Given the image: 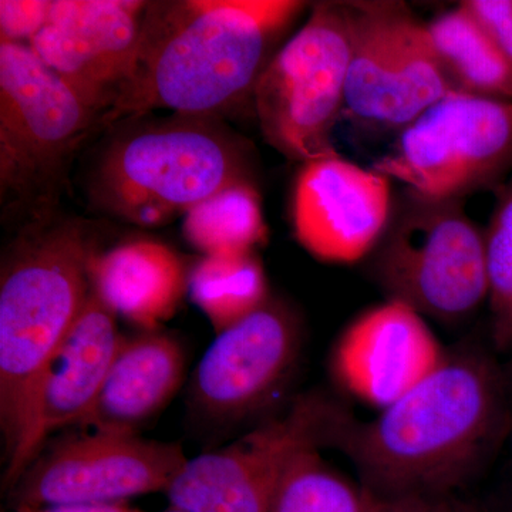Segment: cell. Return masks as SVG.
Returning <instances> with one entry per match:
<instances>
[{"mask_svg": "<svg viewBox=\"0 0 512 512\" xmlns=\"http://www.w3.org/2000/svg\"><path fill=\"white\" fill-rule=\"evenodd\" d=\"M305 8L301 0L148 2L136 70L103 120L157 109L215 117L254 100L279 40Z\"/></svg>", "mask_w": 512, "mask_h": 512, "instance_id": "6da1fadb", "label": "cell"}, {"mask_svg": "<svg viewBox=\"0 0 512 512\" xmlns=\"http://www.w3.org/2000/svg\"><path fill=\"white\" fill-rule=\"evenodd\" d=\"M504 420L493 363L456 353L375 420L338 423L332 440L359 467L370 494L446 497L490 450Z\"/></svg>", "mask_w": 512, "mask_h": 512, "instance_id": "7a4b0ae2", "label": "cell"}, {"mask_svg": "<svg viewBox=\"0 0 512 512\" xmlns=\"http://www.w3.org/2000/svg\"><path fill=\"white\" fill-rule=\"evenodd\" d=\"M211 120L177 114L117 137L93 175V204L138 227H160L252 180L244 144Z\"/></svg>", "mask_w": 512, "mask_h": 512, "instance_id": "3957f363", "label": "cell"}, {"mask_svg": "<svg viewBox=\"0 0 512 512\" xmlns=\"http://www.w3.org/2000/svg\"><path fill=\"white\" fill-rule=\"evenodd\" d=\"M89 247L74 224L30 232L0 279V421L8 453L47 360L86 305Z\"/></svg>", "mask_w": 512, "mask_h": 512, "instance_id": "277c9868", "label": "cell"}, {"mask_svg": "<svg viewBox=\"0 0 512 512\" xmlns=\"http://www.w3.org/2000/svg\"><path fill=\"white\" fill-rule=\"evenodd\" d=\"M369 256L387 301L402 302L423 318L461 322L488 299L484 231L468 217L464 201L404 187Z\"/></svg>", "mask_w": 512, "mask_h": 512, "instance_id": "5b68a950", "label": "cell"}, {"mask_svg": "<svg viewBox=\"0 0 512 512\" xmlns=\"http://www.w3.org/2000/svg\"><path fill=\"white\" fill-rule=\"evenodd\" d=\"M352 45L349 3H315L259 77L252 100L259 128L288 160L303 164L338 153L332 134L345 116Z\"/></svg>", "mask_w": 512, "mask_h": 512, "instance_id": "8992f818", "label": "cell"}, {"mask_svg": "<svg viewBox=\"0 0 512 512\" xmlns=\"http://www.w3.org/2000/svg\"><path fill=\"white\" fill-rule=\"evenodd\" d=\"M97 114L28 45L0 40L2 201L49 204Z\"/></svg>", "mask_w": 512, "mask_h": 512, "instance_id": "52a82bcc", "label": "cell"}, {"mask_svg": "<svg viewBox=\"0 0 512 512\" xmlns=\"http://www.w3.org/2000/svg\"><path fill=\"white\" fill-rule=\"evenodd\" d=\"M372 168L440 200L495 190L512 174V101L447 94L403 128Z\"/></svg>", "mask_w": 512, "mask_h": 512, "instance_id": "ba28073f", "label": "cell"}, {"mask_svg": "<svg viewBox=\"0 0 512 512\" xmlns=\"http://www.w3.org/2000/svg\"><path fill=\"white\" fill-rule=\"evenodd\" d=\"M348 3L353 45L345 116L400 133L453 89L426 23L404 3Z\"/></svg>", "mask_w": 512, "mask_h": 512, "instance_id": "9c48e42d", "label": "cell"}, {"mask_svg": "<svg viewBox=\"0 0 512 512\" xmlns=\"http://www.w3.org/2000/svg\"><path fill=\"white\" fill-rule=\"evenodd\" d=\"M338 417L316 399L244 437L187 460L168 487L171 507L194 512H271L295 458L332 439Z\"/></svg>", "mask_w": 512, "mask_h": 512, "instance_id": "30bf717a", "label": "cell"}, {"mask_svg": "<svg viewBox=\"0 0 512 512\" xmlns=\"http://www.w3.org/2000/svg\"><path fill=\"white\" fill-rule=\"evenodd\" d=\"M187 463L177 443L94 431L37 457L15 483L20 510L70 504L127 503L167 491Z\"/></svg>", "mask_w": 512, "mask_h": 512, "instance_id": "8fae6325", "label": "cell"}, {"mask_svg": "<svg viewBox=\"0 0 512 512\" xmlns=\"http://www.w3.org/2000/svg\"><path fill=\"white\" fill-rule=\"evenodd\" d=\"M148 2L52 0L29 47L94 111L110 110L136 70Z\"/></svg>", "mask_w": 512, "mask_h": 512, "instance_id": "7c38bea8", "label": "cell"}, {"mask_svg": "<svg viewBox=\"0 0 512 512\" xmlns=\"http://www.w3.org/2000/svg\"><path fill=\"white\" fill-rule=\"evenodd\" d=\"M393 197L390 178L339 153L303 163L289 208L293 237L319 261L355 264L386 231Z\"/></svg>", "mask_w": 512, "mask_h": 512, "instance_id": "4fadbf2b", "label": "cell"}, {"mask_svg": "<svg viewBox=\"0 0 512 512\" xmlns=\"http://www.w3.org/2000/svg\"><path fill=\"white\" fill-rule=\"evenodd\" d=\"M116 318L90 291L73 328L37 377L22 430L8 453L9 484L22 477L53 433L82 424L92 410L123 340Z\"/></svg>", "mask_w": 512, "mask_h": 512, "instance_id": "5bb4252c", "label": "cell"}, {"mask_svg": "<svg viewBox=\"0 0 512 512\" xmlns=\"http://www.w3.org/2000/svg\"><path fill=\"white\" fill-rule=\"evenodd\" d=\"M299 349L298 319L284 303L269 299L211 343L195 370V403L218 420L255 412L291 372Z\"/></svg>", "mask_w": 512, "mask_h": 512, "instance_id": "9a60e30c", "label": "cell"}, {"mask_svg": "<svg viewBox=\"0 0 512 512\" xmlns=\"http://www.w3.org/2000/svg\"><path fill=\"white\" fill-rule=\"evenodd\" d=\"M446 357L420 313L386 301L343 330L330 370L346 392L383 410L436 372Z\"/></svg>", "mask_w": 512, "mask_h": 512, "instance_id": "2e32d148", "label": "cell"}, {"mask_svg": "<svg viewBox=\"0 0 512 512\" xmlns=\"http://www.w3.org/2000/svg\"><path fill=\"white\" fill-rule=\"evenodd\" d=\"M184 373V348L177 339L157 332L123 338L83 426L137 434L170 403Z\"/></svg>", "mask_w": 512, "mask_h": 512, "instance_id": "e0dca14e", "label": "cell"}, {"mask_svg": "<svg viewBox=\"0 0 512 512\" xmlns=\"http://www.w3.org/2000/svg\"><path fill=\"white\" fill-rule=\"evenodd\" d=\"M188 275L173 249L151 239L126 242L89 259L94 295L146 332L173 318L188 291Z\"/></svg>", "mask_w": 512, "mask_h": 512, "instance_id": "ac0fdd59", "label": "cell"}, {"mask_svg": "<svg viewBox=\"0 0 512 512\" xmlns=\"http://www.w3.org/2000/svg\"><path fill=\"white\" fill-rule=\"evenodd\" d=\"M431 45L454 93L512 101V66L463 6L426 23Z\"/></svg>", "mask_w": 512, "mask_h": 512, "instance_id": "d6986e66", "label": "cell"}, {"mask_svg": "<svg viewBox=\"0 0 512 512\" xmlns=\"http://www.w3.org/2000/svg\"><path fill=\"white\" fill-rule=\"evenodd\" d=\"M187 292L217 335L247 319L271 299L264 266L256 252L205 255L188 275Z\"/></svg>", "mask_w": 512, "mask_h": 512, "instance_id": "ffe728a7", "label": "cell"}, {"mask_svg": "<svg viewBox=\"0 0 512 512\" xmlns=\"http://www.w3.org/2000/svg\"><path fill=\"white\" fill-rule=\"evenodd\" d=\"M183 232L204 255L255 252L265 245L269 228L254 181H237L195 205L184 217Z\"/></svg>", "mask_w": 512, "mask_h": 512, "instance_id": "44dd1931", "label": "cell"}, {"mask_svg": "<svg viewBox=\"0 0 512 512\" xmlns=\"http://www.w3.org/2000/svg\"><path fill=\"white\" fill-rule=\"evenodd\" d=\"M369 500L365 488L350 484L311 448L289 467L271 512H367Z\"/></svg>", "mask_w": 512, "mask_h": 512, "instance_id": "7402d4cb", "label": "cell"}, {"mask_svg": "<svg viewBox=\"0 0 512 512\" xmlns=\"http://www.w3.org/2000/svg\"><path fill=\"white\" fill-rule=\"evenodd\" d=\"M495 204L484 231L488 303L495 346L512 349V174L494 190Z\"/></svg>", "mask_w": 512, "mask_h": 512, "instance_id": "603a6c76", "label": "cell"}, {"mask_svg": "<svg viewBox=\"0 0 512 512\" xmlns=\"http://www.w3.org/2000/svg\"><path fill=\"white\" fill-rule=\"evenodd\" d=\"M50 0H2L0 40L29 45L49 22Z\"/></svg>", "mask_w": 512, "mask_h": 512, "instance_id": "cb8c5ba5", "label": "cell"}, {"mask_svg": "<svg viewBox=\"0 0 512 512\" xmlns=\"http://www.w3.org/2000/svg\"><path fill=\"white\" fill-rule=\"evenodd\" d=\"M460 5L480 23L512 66V0H464Z\"/></svg>", "mask_w": 512, "mask_h": 512, "instance_id": "d4e9b609", "label": "cell"}, {"mask_svg": "<svg viewBox=\"0 0 512 512\" xmlns=\"http://www.w3.org/2000/svg\"><path fill=\"white\" fill-rule=\"evenodd\" d=\"M369 497L367 512H450L453 505L450 498L430 495L379 497L369 493Z\"/></svg>", "mask_w": 512, "mask_h": 512, "instance_id": "484cf974", "label": "cell"}, {"mask_svg": "<svg viewBox=\"0 0 512 512\" xmlns=\"http://www.w3.org/2000/svg\"><path fill=\"white\" fill-rule=\"evenodd\" d=\"M20 512H144L130 507L127 503L114 504H70L52 505V507L20 510Z\"/></svg>", "mask_w": 512, "mask_h": 512, "instance_id": "4316f807", "label": "cell"}, {"mask_svg": "<svg viewBox=\"0 0 512 512\" xmlns=\"http://www.w3.org/2000/svg\"><path fill=\"white\" fill-rule=\"evenodd\" d=\"M450 512H477V511L471 510V508H468V507H464V505L454 503V501H453V505H451Z\"/></svg>", "mask_w": 512, "mask_h": 512, "instance_id": "83f0119b", "label": "cell"}, {"mask_svg": "<svg viewBox=\"0 0 512 512\" xmlns=\"http://www.w3.org/2000/svg\"><path fill=\"white\" fill-rule=\"evenodd\" d=\"M164 512H194V511L181 510V508L171 507L170 510H167V511H164Z\"/></svg>", "mask_w": 512, "mask_h": 512, "instance_id": "f1b7e54d", "label": "cell"}, {"mask_svg": "<svg viewBox=\"0 0 512 512\" xmlns=\"http://www.w3.org/2000/svg\"><path fill=\"white\" fill-rule=\"evenodd\" d=\"M508 512H512V507H511V510H510V511H508Z\"/></svg>", "mask_w": 512, "mask_h": 512, "instance_id": "f546056e", "label": "cell"}]
</instances>
